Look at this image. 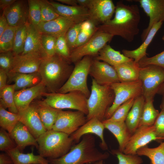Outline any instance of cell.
<instances>
[{
  "label": "cell",
  "instance_id": "2e32d148",
  "mask_svg": "<svg viewBox=\"0 0 164 164\" xmlns=\"http://www.w3.org/2000/svg\"><path fill=\"white\" fill-rule=\"evenodd\" d=\"M135 1L139 3L149 18L148 26L143 30L141 35L143 42L154 25L160 21H164V0H138Z\"/></svg>",
  "mask_w": 164,
  "mask_h": 164
},
{
  "label": "cell",
  "instance_id": "f6af8a7d",
  "mask_svg": "<svg viewBox=\"0 0 164 164\" xmlns=\"http://www.w3.org/2000/svg\"><path fill=\"white\" fill-rule=\"evenodd\" d=\"M56 39V38L52 35L41 33L42 45L48 56H53L56 54L55 45Z\"/></svg>",
  "mask_w": 164,
  "mask_h": 164
},
{
  "label": "cell",
  "instance_id": "816d5d0a",
  "mask_svg": "<svg viewBox=\"0 0 164 164\" xmlns=\"http://www.w3.org/2000/svg\"><path fill=\"white\" fill-rule=\"evenodd\" d=\"M9 26L5 16L2 14L0 17V36Z\"/></svg>",
  "mask_w": 164,
  "mask_h": 164
},
{
  "label": "cell",
  "instance_id": "5bb4252c",
  "mask_svg": "<svg viewBox=\"0 0 164 164\" xmlns=\"http://www.w3.org/2000/svg\"><path fill=\"white\" fill-rule=\"evenodd\" d=\"M83 22L73 18L60 16L56 19L46 22H40L36 27L39 32L55 37L65 36L70 28Z\"/></svg>",
  "mask_w": 164,
  "mask_h": 164
},
{
  "label": "cell",
  "instance_id": "4fadbf2b",
  "mask_svg": "<svg viewBox=\"0 0 164 164\" xmlns=\"http://www.w3.org/2000/svg\"><path fill=\"white\" fill-rule=\"evenodd\" d=\"M47 56L45 52L41 51L15 55L13 68L9 72L30 73L38 72L42 62Z\"/></svg>",
  "mask_w": 164,
  "mask_h": 164
},
{
  "label": "cell",
  "instance_id": "f907efd6",
  "mask_svg": "<svg viewBox=\"0 0 164 164\" xmlns=\"http://www.w3.org/2000/svg\"><path fill=\"white\" fill-rule=\"evenodd\" d=\"M153 125L156 135L161 142L164 140V111L161 110Z\"/></svg>",
  "mask_w": 164,
  "mask_h": 164
},
{
  "label": "cell",
  "instance_id": "9c48e42d",
  "mask_svg": "<svg viewBox=\"0 0 164 164\" xmlns=\"http://www.w3.org/2000/svg\"><path fill=\"white\" fill-rule=\"evenodd\" d=\"M114 94V101L108 108L105 120L109 118L122 104L142 95V85L139 80L130 82H118L110 85Z\"/></svg>",
  "mask_w": 164,
  "mask_h": 164
},
{
  "label": "cell",
  "instance_id": "d6986e66",
  "mask_svg": "<svg viewBox=\"0 0 164 164\" xmlns=\"http://www.w3.org/2000/svg\"><path fill=\"white\" fill-rule=\"evenodd\" d=\"M105 128L102 122L97 118H94L88 121L70 136L74 143H77L84 135L95 134L99 137L101 140L100 145L101 148L103 150H106L108 147L104 136Z\"/></svg>",
  "mask_w": 164,
  "mask_h": 164
},
{
  "label": "cell",
  "instance_id": "30bf717a",
  "mask_svg": "<svg viewBox=\"0 0 164 164\" xmlns=\"http://www.w3.org/2000/svg\"><path fill=\"white\" fill-rule=\"evenodd\" d=\"M114 36L101 31L95 33L87 42L71 52L70 62L76 63L85 56L96 55Z\"/></svg>",
  "mask_w": 164,
  "mask_h": 164
},
{
  "label": "cell",
  "instance_id": "d6a6232c",
  "mask_svg": "<svg viewBox=\"0 0 164 164\" xmlns=\"http://www.w3.org/2000/svg\"><path fill=\"white\" fill-rule=\"evenodd\" d=\"M137 155L148 157L151 164H164V142L155 148H150L147 146L142 147L138 150Z\"/></svg>",
  "mask_w": 164,
  "mask_h": 164
},
{
  "label": "cell",
  "instance_id": "d590c367",
  "mask_svg": "<svg viewBox=\"0 0 164 164\" xmlns=\"http://www.w3.org/2000/svg\"><path fill=\"white\" fill-rule=\"evenodd\" d=\"M20 115L7 111L0 104V126L10 133L17 122L20 121Z\"/></svg>",
  "mask_w": 164,
  "mask_h": 164
},
{
  "label": "cell",
  "instance_id": "6125c7cd",
  "mask_svg": "<svg viewBox=\"0 0 164 164\" xmlns=\"http://www.w3.org/2000/svg\"><path fill=\"white\" fill-rule=\"evenodd\" d=\"M162 39L163 40H164V35L163 36H162Z\"/></svg>",
  "mask_w": 164,
  "mask_h": 164
},
{
  "label": "cell",
  "instance_id": "91938a15",
  "mask_svg": "<svg viewBox=\"0 0 164 164\" xmlns=\"http://www.w3.org/2000/svg\"><path fill=\"white\" fill-rule=\"evenodd\" d=\"M163 97H162V103L160 105V108L161 109V110L164 111V94H163Z\"/></svg>",
  "mask_w": 164,
  "mask_h": 164
},
{
  "label": "cell",
  "instance_id": "94428289",
  "mask_svg": "<svg viewBox=\"0 0 164 164\" xmlns=\"http://www.w3.org/2000/svg\"><path fill=\"white\" fill-rule=\"evenodd\" d=\"M94 164H105L103 163V160H101L95 162Z\"/></svg>",
  "mask_w": 164,
  "mask_h": 164
},
{
  "label": "cell",
  "instance_id": "836d02e7",
  "mask_svg": "<svg viewBox=\"0 0 164 164\" xmlns=\"http://www.w3.org/2000/svg\"><path fill=\"white\" fill-rule=\"evenodd\" d=\"M15 91L13 84H7L0 89V104L5 108H8L9 111L19 114L15 101L14 95Z\"/></svg>",
  "mask_w": 164,
  "mask_h": 164
},
{
  "label": "cell",
  "instance_id": "d4e9b609",
  "mask_svg": "<svg viewBox=\"0 0 164 164\" xmlns=\"http://www.w3.org/2000/svg\"><path fill=\"white\" fill-rule=\"evenodd\" d=\"M106 128L115 137L119 144L118 150L123 152L132 135L125 122L102 121Z\"/></svg>",
  "mask_w": 164,
  "mask_h": 164
},
{
  "label": "cell",
  "instance_id": "c3c4849f",
  "mask_svg": "<svg viewBox=\"0 0 164 164\" xmlns=\"http://www.w3.org/2000/svg\"><path fill=\"white\" fill-rule=\"evenodd\" d=\"M55 53L70 62V52L67 46L65 36H60L57 38L55 45Z\"/></svg>",
  "mask_w": 164,
  "mask_h": 164
},
{
  "label": "cell",
  "instance_id": "4316f807",
  "mask_svg": "<svg viewBox=\"0 0 164 164\" xmlns=\"http://www.w3.org/2000/svg\"><path fill=\"white\" fill-rule=\"evenodd\" d=\"M121 82H130L138 80L140 67L133 60L113 67Z\"/></svg>",
  "mask_w": 164,
  "mask_h": 164
},
{
  "label": "cell",
  "instance_id": "680465c9",
  "mask_svg": "<svg viewBox=\"0 0 164 164\" xmlns=\"http://www.w3.org/2000/svg\"><path fill=\"white\" fill-rule=\"evenodd\" d=\"M157 94L163 95L164 94V83L158 89Z\"/></svg>",
  "mask_w": 164,
  "mask_h": 164
},
{
  "label": "cell",
  "instance_id": "ac0fdd59",
  "mask_svg": "<svg viewBox=\"0 0 164 164\" xmlns=\"http://www.w3.org/2000/svg\"><path fill=\"white\" fill-rule=\"evenodd\" d=\"M9 26L18 27L29 22L27 0H18L3 10Z\"/></svg>",
  "mask_w": 164,
  "mask_h": 164
},
{
  "label": "cell",
  "instance_id": "bcb514c9",
  "mask_svg": "<svg viewBox=\"0 0 164 164\" xmlns=\"http://www.w3.org/2000/svg\"><path fill=\"white\" fill-rule=\"evenodd\" d=\"M140 67L149 65H155L164 69V50L153 56H144L138 62Z\"/></svg>",
  "mask_w": 164,
  "mask_h": 164
},
{
  "label": "cell",
  "instance_id": "9f6ffc18",
  "mask_svg": "<svg viewBox=\"0 0 164 164\" xmlns=\"http://www.w3.org/2000/svg\"><path fill=\"white\" fill-rule=\"evenodd\" d=\"M56 1L70 6H77L78 5L77 0H57Z\"/></svg>",
  "mask_w": 164,
  "mask_h": 164
},
{
  "label": "cell",
  "instance_id": "7a4b0ae2",
  "mask_svg": "<svg viewBox=\"0 0 164 164\" xmlns=\"http://www.w3.org/2000/svg\"><path fill=\"white\" fill-rule=\"evenodd\" d=\"M70 62L56 53L44 59L38 72L48 92L56 93L67 82L74 68Z\"/></svg>",
  "mask_w": 164,
  "mask_h": 164
},
{
  "label": "cell",
  "instance_id": "f1b7e54d",
  "mask_svg": "<svg viewBox=\"0 0 164 164\" xmlns=\"http://www.w3.org/2000/svg\"><path fill=\"white\" fill-rule=\"evenodd\" d=\"M41 36V33L35 26L29 22L28 27L24 50L21 54L36 51L46 53L42 45Z\"/></svg>",
  "mask_w": 164,
  "mask_h": 164
},
{
  "label": "cell",
  "instance_id": "277c9868",
  "mask_svg": "<svg viewBox=\"0 0 164 164\" xmlns=\"http://www.w3.org/2000/svg\"><path fill=\"white\" fill-rule=\"evenodd\" d=\"M39 155L48 159H56L67 153L74 142L70 136L66 133L47 130L36 139Z\"/></svg>",
  "mask_w": 164,
  "mask_h": 164
},
{
  "label": "cell",
  "instance_id": "7bdbcfd3",
  "mask_svg": "<svg viewBox=\"0 0 164 164\" xmlns=\"http://www.w3.org/2000/svg\"><path fill=\"white\" fill-rule=\"evenodd\" d=\"M111 153L116 155L118 160V164H141L142 159L137 155L125 154L118 149L111 150Z\"/></svg>",
  "mask_w": 164,
  "mask_h": 164
},
{
  "label": "cell",
  "instance_id": "cb8c5ba5",
  "mask_svg": "<svg viewBox=\"0 0 164 164\" xmlns=\"http://www.w3.org/2000/svg\"><path fill=\"white\" fill-rule=\"evenodd\" d=\"M7 75L9 81L14 83L15 91L33 87L41 81L38 72L30 73L9 72Z\"/></svg>",
  "mask_w": 164,
  "mask_h": 164
},
{
  "label": "cell",
  "instance_id": "603a6c76",
  "mask_svg": "<svg viewBox=\"0 0 164 164\" xmlns=\"http://www.w3.org/2000/svg\"><path fill=\"white\" fill-rule=\"evenodd\" d=\"M55 11L60 15L73 18L84 22L89 19L88 9L79 5L70 6L48 1Z\"/></svg>",
  "mask_w": 164,
  "mask_h": 164
},
{
  "label": "cell",
  "instance_id": "db71d44e",
  "mask_svg": "<svg viewBox=\"0 0 164 164\" xmlns=\"http://www.w3.org/2000/svg\"><path fill=\"white\" fill-rule=\"evenodd\" d=\"M8 78L7 73L3 70L0 69V89L7 85Z\"/></svg>",
  "mask_w": 164,
  "mask_h": 164
},
{
  "label": "cell",
  "instance_id": "7dc6e473",
  "mask_svg": "<svg viewBox=\"0 0 164 164\" xmlns=\"http://www.w3.org/2000/svg\"><path fill=\"white\" fill-rule=\"evenodd\" d=\"M82 22L77 23L70 28L65 35L67 43L70 52L75 49Z\"/></svg>",
  "mask_w": 164,
  "mask_h": 164
},
{
  "label": "cell",
  "instance_id": "52a82bcc",
  "mask_svg": "<svg viewBox=\"0 0 164 164\" xmlns=\"http://www.w3.org/2000/svg\"><path fill=\"white\" fill-rule=\"evenodd\" d=\"M92 60L91 56H86L76 63L70 77L56 93L65 94L78 91L88 99L91 92L88 87L87 80Z\"/></svg>",
  "mask_w": 164,
  "mask_h": 164
},
{
  "label": "cell",
  "instance_id": "60d3db41",
  "mask_svg": "<svg viewBox=\"0 0 164 164\" xmlns=\"http://www.w3.org/2000/svg\"><path fill=\"white\" fill-rule=\"evenodd\" d=\"M27 1L29 21L36 27L41 22V19L39 0H28Z\"/></svg>",
  "mask_w": 164,
  "mask_h": 164
},
{
  "label": "cell",
  "instance_id": "f5cc1de1",
  "mask_svg": "<svg viewBox=\"0 0 164 164\" xmlns=\"http://www.w3.org/2000/svg\"><path fill=\"white\" fill-rule=\"evenodd\" d=\"M0 164H13V163L7 153H1L0 154Z\"/></svg>",
  "mask_w": 164,
  "mask_h": 164
},
{
  "label": "cell",
  "instance_id": "8fae6325",
  "mask_svg": "<svg viewBox=\"0 0 164 164\" xmlns=\"http://www.w3.org/2000/svg\"><path fill=\"white\" fill-rule=\"evenodd\" d=\"M87 121L86 115L81 111L61 110L52 129L70 135Z\"/></svg>",
  "mask_w": 164,
  "mask_h": 164
},
{
  "label": "cell",
  "instance_id": "ee69618b",
  "mask_svg": "<svg viewBox=\"0 0 164 164\" xmlns=\"http://www.w3.org/2000/svg\"><path fill=\"white\" fill-rule=\"evenodd\" d=\"M17 148L16 144L6 130L1 128L0 129V150L7 152Z\"/></svg>",
  "mask_w": 164,
  "mask_h": 164
},
{
  "label": "cell",
  "instance_id": "f546056e",
  "mask_svg": "<svg viewBox=\"0 0 164 164\" xmlns=\"http://www.w3.org/2000/svg\"><path fill=\"white\" fill-rule=\"evenodd\" d=\"M11 158L13 164H51L48 160L40 155L31 153H22L17 148L7 152Z\"/></svg>",
  "mask_w": 164,
  "mask_h": 164
},
{
  "label": "cell",
  "instance_id": "484cf974",
  "mask_svg": "<svg viewBox=\"0 0 164 164\" xmlns=\"http://www.w3.org/2000/svg\"><path fill=\"white\" fill-rule=\"evenodd\" d=\"M163 22L160 21L154 25L142 44L138 48L133 50L124 49L123 54L127 57L133 59L138 63L144 56H146V50L157 32L161 28Z\"/></svg>",
  "mask_w": 164,
  "mask_h": 164
},
{
  "label": "cell",
  "instance_id": "7c38bea8",
  "mask_svg": "<svg viewBox=\"0 0 164 164\" xmlns=\"http://www.w3.org/2000/svg\"><path fill=\"white\" fill-rule=\"evenodd\" d=\"M153 141L161 142L156 135L154 125L139 126L131 135L123 152L125 154L137 155L138 149Z\"/></svg>",
  "mask_w": 164,
  "mask_h": 164
},
{
  "label": "cell",
  "instance_id": "8d00e7d4",
  "mask_svg": "<svg viewBox=\"0 0 164 164\" xmlns=\"http://www.w3.org/2000/svg\"><path fill=\"white\" fill-rule=\"evenodd\" d=\"M97 30L94 22L92 20L88 19L82 22L75 48L87 42Z\"/></svg>",
  "mask_w": 164,
  "mask_h": 164
},
{
  "label": "cell",
  "instance_id": "3957f363",
  "mask_svg": "<svg viewBox=\"0 0 164 164\" xmlns=\"http://www.w3.org/2000/svg\"><path fill=\"white\" fill-rule=\"evenodd\" d=\"M95 141L92 134L85 135L65 155L48 160L51 164H89L108 159L109 154L100 151L96 147Z\"/></svg>",
  "mask_w": 164,
  "mask_h": 164
},
{
  "label": "cell",
  "instance_id": "44dd1931",
  "mask_svg": "<svg viewBox=\"0 0 164 164\" xmlns=\"http://www.w3.org/2000/svg\"><path fill=\"white\" fill-rule=\"evenodd\" d=\"M19 114V121L27 127L36 139L47 131L40 120L34 103L31 104Z\"/></svg>",
  "mask_w": 164,
  "mask_h": 164
},
{
  "label": "cell",
  "instance_id": "f35d334b",
  "mask_svg": "<svg viewBox=\"0 0 164 164\" xmlns=\"http://www.w3.org/2000/svg\"><path fill=\"white\" fill-rule=\"evenodd\" d=\"M17 27L9 26L0 36V52L12 51Z\"/></svg>",
  "mask_w": 164,
  "mask_h": 164
},
{
  "label": "cell",
  "instance_id": "681fc988",
  "mask_svg": "<svg viewBox=\"0 0 164 164\" xmlns=\"http://www.w3.org/2000/svg\"><path fill=\"white\" fill-rule=\"evenodd\" d=\"M15 55L12 51L1 53H0V69L7 73L12 69Z\"/></svg>",
  "mask_w": 164,
  "mask_h": 164
},
{
  "label": "cell",
  "instance_id": "9a60e30c",
  "mask_svg": "<svg viewBox=\"0 0 164 164\" xmlns=\"http://www.w3.org/2000/svg\"><path fill=\"white\" fill-rule=\"evenodd\" d=\"M89 74L98 84L101 85H110L120 82L113 66L95 59L92 60Z\"/></svg>",
  "mask_w": 164,
  "mask_h": 164
},
{
  "label": "cell",
  "instance_id": "5b68a950",
  "mask_svg": "<svg viewBox=\"0 0 164 164\" xmlns=\"http://www.w3.org/2000/svg\"><path fill=\"white\" fill-rule=\"evenodd\" d=\"M91 89L87 99V120L96 118L102 122L108 109L114 101V93L110 85H99L93 78Z\"/></svg>",
  "mask_w": 164,
  "mask_h": 164
},
{
  "label": "cell",
  "instance_id": "8992f818",
  "mask_svg": "<svg viewBox=\"0 0 164 164\" xmlns=\"http://www.w3.org/2000/svg\"><path fill=\"white\" fill-rule=\"evenodd\" d=\"M42 96L45 97L41 103L60 110L70 109L81 111L86 116L88 114L87 98L81 92L71 91L65 94L44 92Z\"/></svg>",
  "mask_w": 164,
  "mask_h": 164
},
{
  "label": "cell",
  "instance_id": "6da1fadb",
  "mask_svg": "<svg viewBox=\"0 0 164 164\" xmlns=\"http://www.w3.org/2000/svg\"><path fill=\"white\" fill-rule=\"evenodd\" d=\"M114 13L113 19L103 24L97 30L132 42L139 31L141 15L138 6L126 5L119 1L117 4Z\"/></svg>",
  "mask_w": 164,
  "mask_h": 164
},
{
  "label": "cell",
  "instance_id": "1f68e13d",
  "mask_svg": "<svg viewBox=\"0 0 164 164\" xmlns=\"http://www.w3.org/2000/svg\"><path fill=\"white\" fill-rule=\"evenodd\" d=\"M40 120L47 131L52 129L61 110L45 105L38 101L34 103Z\"/></svg>",
  "mask_w": 164,
  "mask_h": 164
},
{
  "label": "cell",
  "instance_id": "ab89813d",
  "mask_svg": "<svg viewBox=\"0 0 164 164\" xmlns=\"http://www.w3.org/2000/svg\"><path fill=\"white\" fill-rule=\"evenodd\" d=\"M135 98L131 99L120 105L106 122H124L133 104Z\"/></svg>",
  "mask_w": 164,
  "mask_h": 164
},
{
  "label": "cell",
  "instance_id": "74e56055",
  "mask_svg": "<svg viewBox=\"0 0 164 164\" xmlns=\"http://www.w3.org/2000/svg\"><path fill=\"white\" fill-rule=\"evenodd\" d=\"M29 22L17 27L15 32L12 51L15 55H19L23 52Z\"/></svg>",
  "mask_w": 164,
  "mask_h": 164
},
{
  "label": "cell",
  "instance_id": "e575fe53",
  "mask_svg": "<svg viewBox=\"0 0 164 164\" xmlns=\"http://www.w3.org/2000/svg\"><path fill=\"white\" fill-rule=\"evenodd\" d=\"M153 102V99L145 100L139 126L154 125L159 112L154 108Z\"/></svg>",
  "mask_w": 164,
  "mask_h": 164
},
{
  "label": "cell",
  "instance_id": "e0dca14e",
  "mask_svg": "<svg viewBox=\"0 0 164 164\" xmlns=\"http://www.w3.org/2000/svg\"><path fill=\"white\" fill-rule=\"evenodd\" d=\"M87 9L89 19L104 24L111 19L116 6L111 0H91Z\"/></svg>",
  "mask_w": 164,
  "mask_h": 164
},
{
  "label": "cell",
  "instance_id": "7402d4cb",
  "mask_svg": "<svg viewBox=\"0 0 164 164\" xmlns=\"http://www.w3.org/2000/svg\"><path fill=\"white\" fill-rule=\"evenodd\" d=\"M9 134L15 142L17 148L21 152L26 147L30 145L34 146L38 149L39 145L36 139L20 121L17 122Z\"/></svg>",
  "mask_w": 164,
  "mask_h": 164
},
{
  "label": "cell",
  "instance_id": "83f0119b",
  "mask_svg": "<svg viewBox=\"0 0 164 164\" xmlns=\"http://www.w3.org/2000/svg\"><path fill=\"white\" fill-rule=\"evenodd\" d=\"M145 102L142 95L136 97L125 121L132 134L139 126Z\"/></svg>",
  "mask_w": 164,
  "mask_h": 164
},
{
  "label": "cell",
  "instance_id": "6f0895ef",
  "mask_svg": "<svg viewBox=\"0 0 164 164\" xmlns=\"http://www.w3.org/2000/svg\"><path fill=\"white\" fill-rule=\"evenodd\" d=\"M91 0H77L78 5L87 9Z\"/></svg>",
  "mask_w": 164,
  "mask_h": 164
},
{
  "label": "cell",
  "instance_id": "11a10c76",
  "mask_svg": "<svg viewBox=\"0 0 164 164\" xmlns=\"http://www.w3.org/2000/svg\"><path fill=\"white\" fill-rule=\"evenodd\" d=\"M16 1V0H0V9L3 10L12 5Z\"/></svg>",
  "mask_w": 164,
  "mask_h": 164
},
{
  "label": "cell",
  "instance_id": "4dcf8cb0",
  "mask_svg": "<svg viewBox=\"0 0 164 164\" xmlns=\"http://www.w3.org/2000/svg\"><path fill=\"white\" fill-rule=\"evenodd\" d=\"M98 53L95 59L105 62L113 67L133 60L115 50L108 44L106 45Z\"/></svg>",
  "mask_w": 164,
  "mask_h": 164
},
{
  "label": "cell",
  "instance_id": "ffe728a7",
  "mask_svg": "<svg viewBox=\"0 0 164 164\" xmlns=\"http://www.w3.org/2000/svg\"><path fill=\"white\" fill-rule=\"evenodd\" d=\"M46 87L41 81L33 87L15 91L14 99L19 114L26 109L32 101L39 96H42L46 91Z\"/></svg>",
  "mask_w": 164,
  "mask_h": 164
},
{
  "label": "cell",
  "instance_id": "b9f144b4",
  "mask_svg": "<svg viewBox=\"0 0 164 164\" xmlns=\"http://www.w3.org/2000/svg\"><path fill=\"white\" fill-rule=\"evenodd\" d=\"M41 6V22H48L53 20L60 15L55 11L48 1L39 0Z\"/></svg>",
  "mask_w": 164,
  "mask_h": 164
},
{
  "label": "cell",
  "instance_id": "ba28073f",
  "mask_svg": "<svg viewBox=\"0 0 164 164\" xmlns=\"http://www.w3.org/2000/svg\"><path fill=\"white\" fill-rule=\"evenodd\" d=\"M138 80L142 83V95L145 100L153 99L164 83V69L155 65L140 67Z\"/></svg>",
  "mask_w": 164,
  "mask_h": 164
}]
</instances>
